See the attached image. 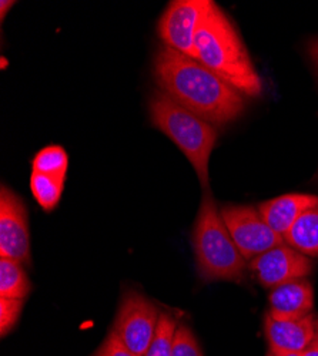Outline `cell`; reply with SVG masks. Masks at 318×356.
Returning a JSON list of instances; mask_svg holds the SVG:
<instances>
[{
  "label": "cell",
  "mask_w": 318,
  "mask_h": 356,
  "mask_svg": "<svg viewBox=\"0 0 318 356\" xmlns=\"http://www.w3.org/2000/svg\"><path fill=\"white\" fill-rule=\"evenodd\" d=\"M154 76L160 92L212 124L234 122L246 110V100L234 87L176 50L159 51Z\"/></svg>",
  "instance_id": "cell-1"
},
{
  "label": "cell",
  "mask_w": 318,
  "mask_h": 356,
  "mask_svg": "<svg viewBox=\"0 0 318 356\" xmlns=\"http://www.w3.org/2000/svg\"><path fill=\"white\" fill-rule=\"evenodd\" d=\"M196 60L205 65L239 93L255 99L263 81L227 15L214 3L196 36Z\"/></svg>",
  "instance_id": "cell-2"
},
{
  "label": "cell",
  "mask_w": 318,
  "mask_h": 356,
  "mask_svg": "<svg viewBox=\"0 0 318 356\" xmlns=\"http://www.w3.org/2000/svg\"><path fill=\"white\" fill-rule=\"evenodd\" d=\"M193 250L201 280L233 282L244 280L247 261L231 238L209 190L201 200L196 218Z\"/></svg>",
  "instance_id": "cell-3"
},
{
  "label": "cell",
  "mask_w": 318,
  "mask_h": 356,
  "mask_svg": "<svg viewBox=\"0 0 318 356\" xmlns=\"http://www.w3.org/2000/svg\"><path fill=\"white\" fill-rule=\"evenodd\" d=\"M152 123L175 143L196 170L201 187L209 190V163L217 143L214 126L157 90L149 100Z\"/></svg>",
  "instance_id": "cell-4"
},
{
  "label": "cell",
  "mask_w": 318,
  "mask_h": 356,
  "mask_svg": "<svg viewBox=\"0 0 318 356\" xmlns=\"http://www.w3.org/2000/svg\"><path fill=\"white\" fill-rule=\"evenodd\" d=\"M160 316L159 308L146 296L127 291L114 318L111 332L132 352L144 356L156 337Z\"/></svg>",
  "instance_id": "cell-5"
},
{
  "label": "cell",
  "mask_w": 318,
  "mask_h": 356,
  "mask_svg": "<svg viewBox=\"0 0 318 356\" xmlns=\"http://www.w3.org/2000/svg\"><path fill=\"white\" fill-rule=\"evenodd\" d=\"M214 2L212 0H176L164 10L159 22V35L166 47L196 60V36Z\"/></svg>",
  "instance_id": "cell-6"
},
{
  "label": "cell",
  "mask_w": 318,
  "mask_h": 356,
  "mask_svg": "<svg viewBox=\"0 0 318 356\" xmlns=\"http://www.w3.org/2000/svg\"><path fill=\"white\" fill-rule=\"evenodd\" d=\"M223 221L246 261H251L284 243L260 214L250 205H224L220 210Z\"/></svg>",
  "instance_id": "cell-7"
},
{
  "label": "cell",
  "mask_w": 318,
  "mask_h": 356,
  "mask_svg": "<svg viewBox=\"0 0 318 356\" xmlns=\"http://www.w3.org/2000/svg\"><path fill=\"white\" fill-rule=\"evenodd\" d=\"M0 257L32 265L26 205L5 186L0 190Z\"/></svg>",
  "instance_id": "cell-8"
},
{
  "label": "cell",
  "mask_w": 318,
  "mask_h": 356,
  "mask_svg": "<svg viewBox=\"0 0 318 356\" xmlns=\"http://www.w3.org/2000/svg\"><path fill=\"white\" fill-rule=\"evenodd\" d=\"M250 270L264 288L274 289L283 284L304 280L312 271L311 259L283 243L250 261Z\"/></svg>",
  "instance_id": "cell-9"
},
{
  "label": "cell",
  "mask_w": 318,
  "mask_h": 356,
  "mask_svg": "<svg viewBox=\"0 0 318 356\" xmlns=\"http://www.w3.org/2000/svg\"><path fill=\"white\" fill-rule=\"evenodd\" d=\"M318 331V315L311 312L300 319L264 318V332L269 350L274 353H303Z\"/></svg>",
  "instance_id": "cell-10"
},
{
  "label": "cell",
  "mask_w": 318,
  "mask_h": 356,
  "mask_svg": "<svg viewBox=\"0 0 318 356\" xmlns=\"http://www.w3.org/2000/svg\"><path fill=\"white\" fill-rule=\"evenodd\" d=\"M269 304L274 319H300L312 312L314 289L305 278L287 282L271 289Z\"/></svg>",
  "instance_id": "cell-11"
},
{
  "label": "cell",
  "mask_w": 318,
  "mask_h": 356,
  "mask_svg": "<svg viewBox=\"0 0 318 356\" xmlns=\"http://www.w3.org/2000/svg\"><path fill=\"white\" fill-rule=\"evenodd\" d=\"M314 207H318L317 195L285 194L262 202L258 205V211L276 234L284 236L294 222Z\"/></svg>",
  "instance_id": "cell-12"
},
{
  "label": "cell",
  "mask_w": 318,
  "mask_h": 356,
  "mask_svg": "<svg viewBox=\"0 0 318 356\" xmlns=\"http://www.w3.org/2000/svg\"><path fill=\"white\" fill-rule=\"evenodd\" d=\"M283 240L307 257H318V207L307 210L288 229Z\"/></svg>",
  "instance_id": "cell-13"
},
{
  "label": "cell",
  "mask_w": 318,
  "mask_h": 356,
  "mask_svg": "<svg viewBox=\"0 0 318 356\" xmlns=\"http://www.w3.org/2000/svg\"><path fill=\"white\" fill-rule=\"evenodd\" d=\"M31 291L32 284L24 271V265L0 257V296L24 300Z\"/></svg>",
  "instance_id": "cell-14"
},
{
  "label": "cell",
  "mask_w": 318,
  "mask_h": 356,
  "mask_svg": "<svg viewBox=\"0 0 318 356\" xmlns=\"http://www.w3.org/2000/svg\"><path fill=\"white\" fill-rule=\"evenodd\" d=\"M66 178L50 177L46 174L32 171L31 175V190L39 205L46 211H51L59 204L63 190H65Z\"/></svg>",
  "instance_id": "cell-15"
},
{
  "label": "cell",
  "mask_w": 318,
  "mask_h": 356,
  "mask_svg": "<svg viewBox=\"0 0 318 356\" xmlns=\"http://www.w3.org/2000/svg\"><path fill=\"white\" fill-rule=\"evenodd\" d=\"M67 168L69 157L61 145H47L42 148L32 161V171L57 178H66Z\"/></svg>",
  "instance_id": "cell-16"
},
{
  "label": "cell",
  "mask_w": 318,
  "mask_h": 356,
  "mask_svg": "<svg viewBox=\"0 0 318 356\" xmlns=\"http://www.w3.org/2000/svg\"><path fill=\"white\" fill-rule=\"evenodd\" d=\"M179 322L171 315L161 312L156 337L144 356H173V342H175Z\"/></svg>",
  "instance_id": "cell-17"
},
{
  "label": "cell",
  "mask_w": 318,
  "mask_h": 356,
  "mask_svg": "<svg viewBox=\"0 0 318 356\" xmlns=\"http://www.w3.org/2000/svg\"><path fill=\"white\" fill-rule=\"evenodd\" d=\"M173 356H203L194 334L184 323H179L176 330L175 342H173Z\"/></svg>",
  "instance_id": "cell-18"
},
{
  "label": "cell",
  "mask_w": 318,
  "mask_h": 356,
  "mask_svg": "<svg viewBox=\"0 0 318 356\" xmlns=\"http://www.w3.org/2000/svg\"><path fill=\"white\" fill-rule=\"evenodd\" d=\"M24 300L0 296V335L6 337L19 321Z\"/></svg>",
  "instance_id": "cell-19"
},
{
  "label": "cell",
  "mask_w": 318,
  "mask_h": 356,
  "mask_svg": "<svg viewBox=\"0 0 318 356\" xmlns=\"http://www.w3.org/2000/svg\"><path fill=\"white\" fill-rule=\"evenodd\" d=\"M92 356H138V355L132 352L127 346L122 343V341L118 337H116L113 332H110Z\"/></svg>",
  "instance_id": "cell-20"
},
{
  "label": "cell",
  "mask_w": 318,
  "mask_h": 356,
  "mask_svg": "<svg viewBox=\"0 0 318 356\" xmlns=\"http://www.w3.org/2000/svg\"><path fill=\"white\" fill-rule=\"evenodd\" d=\"M308 54L311 57V62L318 69V38L310 42V44H308Z\"/></svg>",
  "instance_id": "cell-21"
},
{
  "label": "cell",
  "mask_w": 318,
  "mask_h": 356,
  "mask_svg": "<svg viewBox=\"0 0 318 356\" xmlns=\"http://www.w3.org/2000/svg\"><path fill=\"white\" fill-rule=\"evenodd\" d=\"M303 356H318V331L314 338V341L310 343V346L303 352Z\"/></svg>",
  "instance_id": "cell-22"
},
{
  "label": "cell",
  "mask_w": 318,
  "mask_h": 356,
  "mask_svg": "<svg viewBox=\"0 0 318 356\" xmlns=\"http://www.w3.org/2000/svg\"><path fill=\"white\" fill-rule=\"evenodd\" d=\"M13 5L15 2H12V0H2V2H0V19L3 20L6 17L8 10H10Z\"/></svg>",
  "instance_id": "cell-23"
},
{
  "label": "cell",
  "mask_w": 318,
  "mask_h": 356,
  "mask_svg": "<svg viewBox=\"0 0 318 356\" xmlns=\"http://www.w3.org/2000/svg\"><path fill=\"white\" fill-rule=\"evenodd\" d=\"M267 356H303V353H274V352L269 350Z\"/></svg>",
  "instance_id": "cell-24"
}]
</instances>
